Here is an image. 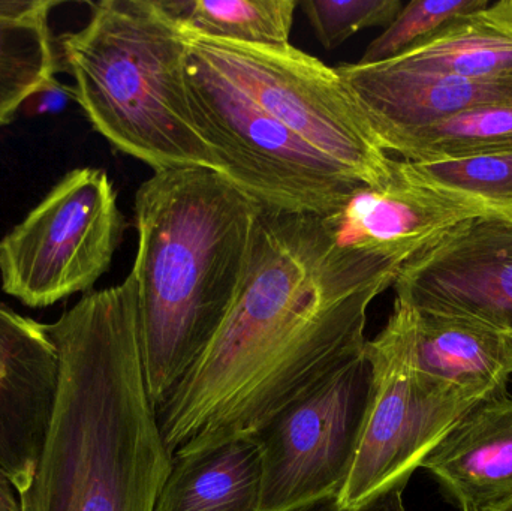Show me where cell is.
<instances>
[{
	"label": "cell",
	"mask_w": 512,
	"mask_h": 511,
	"mask_svg": "<svg viewBox=\"0 0 512 511\" xmlns=\"http://www.w3.org/2000/svg\"><path fill=\"white\" fill-rule=\"evenodd\" d=\"M508 336V341H510L511 350H512V333H505Z\"/></svg>",
	"instance_id": "cell-26"
},
{
	"label": "cell",
	"mask_w": 512,
	"mask_h": 511,
	"mask_svg": "<svg viewBox=\"0 0 512 511\" xmlns=\"http://www.w3.org/2000/svg\"><path fill=\"white\" fill-rule=\"evenodd\" d=\"M387 62L468 78L512 75V0L463 15L429 41Z\"/></svg>",
	"instance_id": "cell-18"
},
{
	"label": "cell",
	"mask_w": 512,
	"mask_h": 511,
	"mask_svg": "<svg viewBox=\"0 0 512 511\" xmlns=\"http://www.w3.org/2000/svg\"><path fill=\"white\" fill-rule=\"evenodd\" d=\"M183 29L242 44H289L297 0H161Z\"/></svg>",
	"instance_id": "cell-19"
},
{
	"label": "cell",
	"mask_w": 512,
	"mask_h": 511,
	"mask_svg": "<svg viewBox=\"0 0 512 511\" xmlns=\"http://www.w3.org/2000/svg\"><path fill=\"white\" fill-rule=\"evenodd\" d=\"M125 219L101 168H75L0 239L3 293L27 308L90 293L110 270Z\"/></svg>",
	"instance_id": "cell-7"
},
{
	"label": "cell",
	"mask_w": 512,
	"mask_h": 511,
	"mask_svg": "<svg viewBox=\"0 0 512 511\" xmlns=\"http://www.w3.org/2000/svg\"><path fill=\"white\" fill-rule=\"evenodd\" d=\"M262 458L254 437L173 458L155 511H259Z\"/></svg>",
	"instance_id": "cell-16"
},
{
	"label": "cell",
	"mask_w": 512,
	"mask_h": 511,
	"mask_svg": "<svg viewBox=\"0 0 512 511\" xmlns=\"http://www.w3.org/2000/svg\"><path fill=\"white\" fill-rule=\"evenodd\" d=\"M261 206L209 168L155 171L134 200L141 362L153 407L167 401L227 320Z\"/></svg>",
	"instance_id": "cell-3"
},
{
	"label": "cell",
	"mask_w": 512,
	"mask_h": 511,
	"mask_svg": "<svg viewBox=\"0 0 512 511\" xmlns=\"http://www.w3.org/2000/svg\"><path fill=\"white\" fill-rule=\"evenodd\" d=\"M460 511H499L512 504V396L475 404L424 459Z\"/></svg>",
	"instance_id": "cell-15"
},
{
	"label": "cell",
	"mask_w": 512,
	"mask_h": 511,
	"mask_svg": "<svg viewBox=\"0 0 512 511\" xmlns=\"http://www.w3.org/2000/svg\"><path fill=\"white\" fill-rule=\"evenodd\" d=\"M396 299L512 333V222L469 219L399 270Z\"/></svg>",
	"instance_id": "cell-10"
},
{
	"label": "cell",
	"mask_w": 512,
	"mask_h": 511,
	"mask_svg": "<svg viewBox=\"0 0 512 511\" xmlns=\"http://www.w3.org/2000/svg\"><path fill=\"white\" fill-rule=\"evenodd\" d=\"M499 511H512V504H511V506L505 507V509H502Z\"/></svg>",
	"instance_id": "cell-27"
},
{
	"label": "cell",
	"mask_w": 512,
	"mask_h": 511,
	"mask_svg": "<svg viewBox=\"0 0 512 511\" xmlns=\"http://www.w3.org/2000/svg\"><path fill=\"white\" fill-rule=\"evenodd\" d=\"M45 329L59 387L23 511H155L173 458L144 377L134 275Z\"/></svg>",
	"instance_id": "cell-2"
},
{
	"label": "cell",
	"mask_w": 512,
	"mask_h": 511,
	"mask_svg": "<svg viewBox=\"0 0 512 511\" xmlns=\"http://www.w3.org/2000/svg\"><path fill=\"white\" fill-rule=\"evenodd\" d=\"M390 318L399 327L412 368L427 380L478 399L507 392L512 350L505 333L400 299Z\"/></svg>",
	"instance_id": "cell-14"
},
{
	"label": "cell",
	"mask_w": 512,
	"mask_h": 511,
	"mask_svg": "<svg viewBox=\"0 0 512 511\" xmlns=\"http://www.w3.org/2000/svg\"><path fill=\"white\" fill-rule=\"evenodd\" d=\"M370 381L363 353L328 372L256 432L259 511H294L339 495L354 461Z\"/></svg>",
	"instance_id": "cell-9"
},
{
	"label": "cell",
	"mask_w": 512,
	"mask_h": 511,
	"mask_svg": "<svg viewBox=\"0 0 512 511\" xmlns=\"http://www.w3.org/2000/svg\"><path fill=\"white\" fill-rule=\"evenodd\" d=\"M183 32L265 113L355 179L379 186L393 176L394 159L337 68L291 44H242Z\"/></svg>",
	"instance_id": "cell-6"
},
{
	"label": "cell",
	"mask_w": 512,
	"mask_h": 511,
	"mask_svg": "<svg viewBox=\"0 0 512 511\" xmlns=\"http://www.w3.org/2000/svg\"><path fill=\"white\" fill-rule=\"evenodd\" d=\"M337 71L388 155L394 144L418 129L472 108L512 104V75L468 78L388 62L346 63Z\"/></svg>",
	"instance_id": "cell-13"
},
{
	"label": "cell",
	"mask_w": 512,
	"mask_h": 511,
	"mask_svg": "<svg viewBox=\"0 0 512 511\" xmlns=\"http://www.w3.org/2000/svg\"><path fill=\"white\" fill-rule=\"evenodd\" d=\"M478 218L510 221L486 201L418 182L394 159L387 182L358 189L324 221L340 246L405 264L445 231Z\"/></svg>",
	"instance_id": "cell-11"
},
{
	"label": "cell",
	"mask_w": 512,
	"mask_h": 511,
	"mask_svg": "<svg viewBox=\"0 0 512 511\" xmlns=\"http://www.w3.org/2000/svg\"><path fill=\"white\" fill-rule=\"evenodd\" d=\"M56 0H0V129L33 96L56 84L51 11Z\"/></svg>",
	"instance_id": "cell-17"
},
{
	"label": "cell",
	"mask_w": 512,
	"mask_h": 511,
	"mask_svg": "<svg viewBox=\"0 0 512 511\" xmlns=\"http://www.w3.org/2000/svg\"><path fill=\"white\" fill-rule=\"evenodd\" d=\"M45 324L0 303V468L20 494L38 467L59 387Z\"/></svg>",
	"instance_id": "cell-12"
},
{
	"label": "cell",
	"mask_w": 512,
	"mask_h": 511,
	"mask_svg": "<svg viewBox=\"0 0 512 511\" xmlns=\"http://www.w3.org/2000/svg\"><path fill=\"white\" fill-rule=\"evenodd\" d=\"M298 5L325 50H334L360 30L390 26L403 8L400 0H301Z\"/></svg>",
	"instance_id": "cell-23"
},
{
	"label": "cell",
	"mask_w": 512,
	"mask_h": 511,
	"mask_svg": "<svg viewBox=\"0 0 512 511\" xmlns=\"http://www.w3.org/2000/svg\"><path fill=\"white\" fill-rule=\"evenodd\" d=\"M186 38V80L195 125L222 176L258 206L325 218L364 183L274 120Z\"/></svg>",
	"instance_id": "cell-5"
},
{
	"label": "cell",
	"mask_w": 512,
	"mask_h": 511,
	"mask_svg": "<svg viewBox=\"0 0 512 511\" xmlns=\"http://www.w3.org/2000/svg\"><path fill=\"white\" fill-rule=\"evenodd\" d=\"M390 153L408 162L512 153V104L472 108L418 129L394 144Z\"/></svg>",
	"instance_id": "cell-20"
},
{
	"label": "cell",
	"mask_w": 512,
	"mask_h": 511,
	"mask_svg": "<svg viewBox=\"0 0 512 511\" xmlns=\"http://www.w3.org/2000/svg\"><path fill=\"white\" fill-rule=\"evenodd\" d=\"M403 492H405V489H394V491L387 492L376 500L370 501L366 506L355 510L342 509L337 503L336 497H334L309 504V506L294 511H408L406 510L405 501H403Z\"/></svg>",
	"instance_id": "cell-24"
},
{
	"label": "cell",
	"mask_w": 512,
	"mask_h": 511,
	"mask_svg": "<svg viewBox=\"0 0 512 511\" xmlns=\"http://www.w3.org/2000/svg\"><path fill=\"white\" fill-rule=\"evenodd\" d=\"M0 511H23L20 491L2 468H0Z\"/></svg>",
	"instance_id": "cell-25"
},
{
	"label": "cell",
	"mask_w": 512,
	"mask_h": 511,
	"mask_svg": "<svg viewBox=\"0 0 512 511\" xmlns=\"http://www.w3.org/2000/svg\"><path fill=\"white\" fill-rule=\"evenodd\" d=\"M402 165L418 182L486 201L512 222V153Z\"/></svg>",
	"instance_id": "cell-21"
},
{
	"label": "cell",
	"mask_w": 512,
	"mask_h": 511,
	"mask_svg": "<svg viewBox=\"0 0 512 511\" xmlns=\"http://www.w3.org/2000/svg\"><path fill=\"white\" fill-rule=\"evenodd\" d=\"M402 266L340 246L321 216L261 207L227 320L156 411L171 458L254 437L328 372L363 354L369 306Z\"/></svg>",
	"instance_id": "cell-1"
},
{
	"label": "cell",
	"mask_w": 512,
	"mask_h": 511,
	"mask_svg": "<svg viewBox=\"0 0 512 511\" xmlns=\"http://www.w3.org/2000/svg\"><path fill=\"white\" fill-rule=\"evenodd\" d=\"M364 356L372 381L354 461L336 497L345 510L406 489L412 474L457 420L483 401L418 374L391 318L375 339L367 341Z\"/></svg>",
	"instance_id": "cell-8"
},
{
	"label": "cell",
	"mask_w": 512,
	"mask_h": 511,
	"mask_svg": "<svg viewBox=\"0 0 512 511\" xmlns=\"http://www.w3.org/2000/svg\"><path fill=\"white\" fill-rule=\"evenodd\" d=\"M60 59L87 120L114 149L153 168L222 165L195 125L185 32L161 0H102L60 36Z\"/></svg>",
	"instance_id": "cell-4"
},
{
	"label": "cell",
	"mask_w": 512,
	"mask_h": 511,
	"mask_svg": "<svg viewBox=\"0 0 512 511\" xmlns=\"http://www.w3.org/2000/svg\"><path fill=\"white\" fill-rule=\"evenodd\" d=\"M489 5V0H412L403 5L393 23L385 27L357 63L375 65L396 59L438 35L457 18Z\"/></svg>",
	"instance_id": "cell-22"
}]
</instances>
